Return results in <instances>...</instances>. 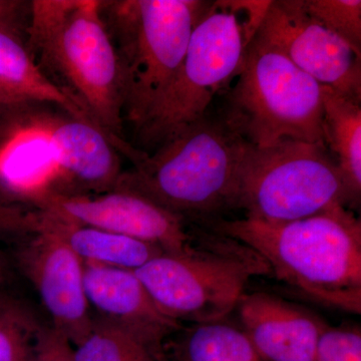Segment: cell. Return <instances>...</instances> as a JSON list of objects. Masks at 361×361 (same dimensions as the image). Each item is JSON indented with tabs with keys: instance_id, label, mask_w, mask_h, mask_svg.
<instances>
[{
	"instance_id": "1",
	"label": "cell",
	"mask_w": 361,
	"mask_h": 361,
	"mask_svg": "<svg viewBox=\"0 0 361 361\" xmlns=\"http://www.w3.org/2000/svg\"><path fill=\"white\" fill-rule=\"evenodd\" d=\"M101 0L30 1L25 45L42 73L70 94L132 163L142 152L123 137V92Z\"/></svg>"
},
{
	"instance_id": "2",
	"label": "cell",
	"mask_w": 361,
	"mask_h": 361,
	"mask_svg": "<svg viewBox=\"0 0 361 361\" xmlns=\"http://www.w3.org/2000/svg\"><path fill=\"white\" fill-rule=\"evenodd\" d=\"M203 227L257 252L278 279L323 306L361 313V222L336 205L290 222L224 218Z\"/></svg>"
},
{
	"instance_id": "3",
	"label": "cell",
	"mask_w": 361,
	"mask_h": 361,
	"mask_svg": "<svg viewBox=\"0 0 361 361\" xmlns=\"http://www.w3.org/2000/svg\"><path fill=\"white\" fill-rule=\"evenodd\" d=\"M246 144L220 113H208L123 172L115 190L140 195L194 224L212 222L234 209Z\"/></svg>"
},
{
	"instance_id": "4",
	"label": "cell",
	"mask_w": 361,
	"mask_h": 361,
	"mask_svg": "<svg viewBox=\"0 0 361 361\" xmlns=\"http://www.w3.org/2000/svg\"><path fill=\"white\" fill-rule=\"evenodd\" d=\"M270 1H211L194 26L182 65L135 129V149L151 154L208 114L214 97L236 78Z\"/></svg>"
},
{
	"instance_id": "5",
	"label": "cell",
	"mask_w": 361,
	"mask_h": 361,
	"mask_svg": "<svg viewBox=\"0 0 361 361\" xmlns=\"http://www.w3.org/2000/svg\"><path fill=\"white\" fill-rule=\"evenodd\" d=\"M211 1L101 0L122 77L123 118L137 129L174 80Z\"/></svg>"
},
{
	"instance_id": "6",
	"label": "cell",
	"mask_w": 361,
	"mask_h": 361,
	"mask_svg": "<svg viewBox=\"0 0 361 361\" xmlns=\"http://www.w3.org/2000/svg\"><path fill=\"white\" fill-rule=\"evenodd\" d=\"M220 114L248 144H325L322 87L284 54L254 37Z\"/></svg>"
},
{
	"instance_id": "7",
	"label": "cell",
	"mask_w": 361,
	"mask_h": 361,
	"mask_svg": "<svg viewBox=\"0 0 361 361\" xmlns=\"http://www.w3.org/2000/svg\"><path fill=\"white\" fill-rule=\"evenodd\" d=\"M336 205L353 206L326 145L286 140L268 148L247 142L237 175L234 209L245 217L285 223Z\"/></svg>"
},
{
	"instance_id": "8",
	"label": "cell",
	"mask_w": 361,
	"mask_h": 361,
	"mask_svg": "<svg viewBox=\"0 0 361 361\" xmlns=\"http://www.w3.org/2000/svg\"><path fill=\"white\" fill-rule=\"evenodd\" d=\"M135 272L164 314L180 324H199L224 319L249 280L271 270L250 247L216 233L205 246L165 252Z\"/></svg>"
},
{
	"instance_id": "9",
	"label": "cell",
	"mask_w": 361,
	"mask_h": 361,
	"mask_svg": "<svg viewBox=\"0 0 361 361\" xmlns=\"http://www.w3.org/2000/svg\"><path fill=\"white\" fill-rule=\"evenodd\" d=\"M78 224L153 244L169 253L205 246L214 233L126 190L85 196L45 195L30 204Z\"/></svg>"
},
{
	"instance_id": "10",
	"label": "cell",
	"mask_w": 361,
	"mask_h": 361,
	"mask_svg": "<svg viewBox=\"0 0 361 361\" xmlns=\"http://www.w3.org/2000/svg\"><path fill=\"white\" fill-rule=\"evenodd\" d=\"M254 37L320 85L361 104V56L313 18L304 0L270 1Z\"/></svg>"
},
{
	"instance_id": "11",
	"label": "cell",
	"mask_w": 361,
	"mask_h": 361,
	"mask_svg": "<svg viewBox=\"0 0 361 361\" xmlns=\"http://www.w3.org/2000/svg\"><path fill=\"white\" fill-rule=\"evenodd\" d=\"M13 126L0 141V185L14 200L30 205L45 195L63 194L59 149L52 128L58 106L20 103L6 106Z\"/></svg>"
},
{
	"instance_id": "12",
	"label": "cell",
	"mask_w": 361,
	"mask_h": 361,
	"mask_svg": "<svg viewBox=\"0 0 361 361\" xmlns=\"http://www.w3.org/2000/svg\"><path fill=\"white\" fill-rule=\"evenodd\" d=\"M18 252L21 269L32 281L51 329L77 343L89 330L92 311L85 290L84 262L59 239L42 232H27Z\"/></svg>"
},
{
	"instance_id": "13",
	"label": "cell",
	"mask_w": 361,
	"mask_h": 361,
	"mask_svg": "<svg viewBox=\"0 0 361 361\" xmlns=\"http://www.w3.org/2000/svg\"><path fill=\"white\" fill-rule=\"evenodd\" d=\"M85 296L97 317L129 332L157 358L161 346L182 324L167 317L135 271L84 263Z\"/></svg>"
},
{
	"instance_id": "14",
	"label": "cell",
	"mask_w": 361,
	"mask_h": 361,
	"mask_svg": "<svg viewBox=\"0 0 361 361\" xmlns=\"http://www.w3.org/2000/svg\"><path fill=\"white\" fill-rule=\"evenodd\" d=\"M235 310L263 361H314L326 323L313 313L266 292L244 293Z\"/></svg>"
},
{
	"instance_id": "15",
	"label": "cell",
	"mask_w": 361,
	"mask_h": 361,
	"mask_svg": "<svg viewBox=\"0 0 361 361\" xmlns=\"http://www.w3.org/2000/svg\"><path fill=\"white\" fill-rule=\"evenodd\" d=\"M59 149L63 196H85L115 190L122 175L121 154L94 123L59 109L52 129Z\"/></svg>"
},
{
	"instance_id": "16",
	"label": "cell",
	"mask_w": 361,
	"mask_h": 361,
	"mask_svg": "<svg viewBox=\"0 0 361 361\" xmlns=\"http://www.w3.org/2000/svg\"><path fill=\"white\" fill-rule=\"evenodd\" d=\"M0 225L51 235L63 242L84 263L130 271L139 269L166 252L147 242L78 224L35 209L21 212L16 208L0 206Z\"/></svg>"
},
{
	"instance_id": "17",
	"label": "cell",
	"mask_w": 361,
	"mask_h": 361,
	"mask_svg": "<svg viewBox=\"0 0 361 361\" xmlns=\"http://www.w3.org/2000/svg\"><path fill=\"white\" fill-rule=\"evenodd\" d=\"M0 94L6 106L49 104L75 118L94 123L75 99L42 73L28 52L23 37L4 30H0Z\"/></svg>"
},
{
	"instance_id": "18",
	"label": "cell",
	"mask_w": 361,
	"mask_h": 361,
	"mask_svg": "<svg viewBox=\"0 0 361 361\" xmlns=\"http://www.w3.org/2000/svg\"><path fill=\"white\" fill-rule=\"evenodd\" d=\"M159 361H263L241 327L219 322L180 326L161 346Z\"/></svg>"
},
{
	"instance_id": "19",
	"label": "cell",
	"mask_w": 361,
	"mask_h": 361,
	"mask_svg": "<svg viewBox=\"0 0 361 361\" xmlns=\"http://www.w3.org/2000/svg\"><path fill=\"white\" fill-rule=\"evenodd\" d=\"M322 87L324 142L336 160L353 206L361 195V104Z\"/></svg>"
},
{
	"instance_id": "20",
	"label": "cell",
	"mask_w": 361,
	"mask_h": 361,
	"mask_svg": "<svg viewBox=\"0 0 361 361\" xmlns=\"http://www.w3.org/2000/svg\"><path fill=\"white\" fill-rule=\"evenodd\" d=\"M71 346L75 361H158L137 337L94 315L87 334Z\"/></svg>"
},
{
	"instance_id": "21",
	"label": "cell",
	"mask_w": 361,
	"mask_h": 361,
	"mask_svg": "<svg viewBox=\"0 0 361 361\" xmlns=\"http://www.w3.org/2000/svg\"><path fill=\"white\" fill-rule=\"evenodd\" d=\"M42 329L23 305L0 295V361L27 360Z\"/></svg>"
},
{
	"instance_id": "22",
	"label": "cell",
	"mask_w": 361,
	"mask_h": 361,
	"mask_svg": "<svg viewBox=\"0 0 361 361\" xmlns=\"http://www.w3.org/2000/svg\"><path fill=\"white\" fill-rule=\"evenodd\" d=\"M308 13L361 56L360 0H304Z\"/></svg>"
},
{
	"instance_id": "23",
	"label": "cell",
	"mask_w": 361,
	"mask_h": 361,
	"mask_svg": "<svg viewBox=\"0 0 361 361\" xmlns=\"http://www.w3.org/2000/svg\"><path fill=\"white\" fill-rule=\"evenodd\" d=\"M314 361H361L360 327L326 325L318 338Z\"/></svg>"
},
{
	"instance_id": "24",
	"label": "cell",
	"mask_w": 361,
	"mask_h": 361,
	"mask_svg": "<svg viewBox=\"0 0 361 361\" xmlns=\"http://www.w3.org/2000/svg\"><path fill=\"white\" fill-rule=\"evenodd\" d=\"M37 350L40 361H75L70 341L51 327L40 330Z\"/></svg>"
},
{
	"instance_id": "25",
	"label": "cell",
	"mask_w": 361,
	"mask_h": 361,
	"mask_svg": "<svg viewBox=\"0 0 361 361\" xmlns=\"http://www.w3.org/2000/svg\"><path fill=\"white\" fill-rule=\"evenodd\" d=\"M30 2L0 0V30L25 37Z\"/></svg>"
},
{
	"instance_id": "26",
	"label": "cell",
	"mask_w": 361,
	"mask_h": 361,
	"mask_svg": "<svg viewBox=\"0 0 361 361\" xmlns=\"http://www.w3.org/2000/svg\"><path fill=\"white\" fill-rule=\"evenodd\" d=\"M4 280H6V269H4V263L0 258V285L4 283Z\"/></svg>"
},
{
	"instance_id": "27",
	"label": "cell",
	"mask_w": 361,
	"mask_h": 361,
	"mask_svg": "<svg viewBox=\"0 0 361 361\" xmlns=\"http://www.w3.org/2000/svg\"><path fill=\"white\" fill-rule=\"evenodd\" d=\"M26 361H40L39 355H37V345H35V351H33L32 355H30Z\"/></svg>"
},
{
	"instance_id": "28",
	"label": "cell",
	"mask_w": 361,
	"mask_h": 361,
	"mask_svg": "<svg viewBox=\"0 0 361 361\" xmlns=\"http://www.w3.org/2000/svg\"><path fill=\"white\" fill-rule=\"evenodd\" d=\"M0 106H6V101H4V97L0 94Z\"/></svg>"
}]
</instances>
